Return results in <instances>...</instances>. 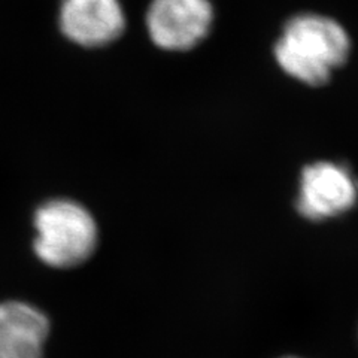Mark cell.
I'll list each match as a JSON object with an SVG mask.
<instances>
[{
  "instance_id": "obj_1",
  "label": "cell",
  "mask_w": 358,
  "mask_h": 358,
  "mask_svg": "<svg viewBox=\"0 0 358 358\" xmlns=\"http://www.w3.org/2000/svg\"><path fill=\"white\" fill-rule=\"evenodd\" d=\"M351 50L348 33L338 21L320 14L289 18L275 43V59L281 69L308 85L326 84Z\"/></svg>"
},
{
  "instance_id": "obj_2",
  "label": "cell",
  "mask_w": 358,
  "mask_h": 358,
  "mask_svg": "<svg viewBox=\"0 0 358 358\" xmlns=\"http://www.w3.org/2000/svg\"><path fill=\"white\" fill-rule=\"evenodd\" d=\"M36 238L33 250L52 267H75L93 255L97 246V224L84 205L71 199H51L35 212Z\"/></svg>"
},
{
  "instance_id": "obj_3",
  "label": "cell",
  "mask_w": 358,
  "mask_h": 358,
  "mask_svg": "<svg viewBox=\"0 0 358 358\" xmlns=\"http://www.w3.org/2000/svg\"><path fill=\"white\" fill-rule=\"evenodd\" d=\"M214 21L209 0H152L147 10L151 41L167 51H185L203 41Z\"/></svg>"
},
{
  "instance_id": "obj_4",
  "label": "cell",
  "mask_w": 358,
  "mask_h": 358,
  "mask_svg": "<svg viewBox=\"0 0 358 358\" xmlns=\"http://www.w3.org/2000/svg\"><path fill=\"white\" fill-rule=\"evenodd\" d=\"M358 200V182L346 166L318 162L306 166L300 178L299 214L321 221L345 214Z\"/></svg>"
},
{
  "instance_id": "obj_5",
  "label": "cell",
  "mask_w": 358,
  "mask_h": 358,
  "mask_svg": "<svg viewBox=\"0 0 358 358\" xmlns=\"http://www.w3.org/2000/svg\"><path fill=\"white\" fill-rule=\"evenodd\" d=\"M126 27L120 0H63L60 29L83 47H103L117 41Z\"/></svg>"
},
{
  "instance_id": "obj_6",
  "label": "cell",
  "mask_w": 358,
  "mask_h": 358,
  "mask_svg": "<svg viewBox=\"0 0 358 358\" xmlns=\"http://www.w3.org/2000/svg\"><path fill=\"white\" fill-rule=\"evenodd\" d=\"M50 320L21 300L0 301V358H43Z\"/></svg>"
}]
</instances>
